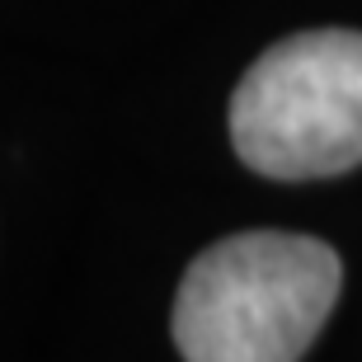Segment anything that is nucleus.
Returning <instances> with one entry per match:
<instances>
[{
  "instance_id": "nucleus-1",
  "label": "nucleus",
  "mask_w": 362,
  "mask_h": 362,
  "mask_svg": "<svg viewBox=\"0 0 362 362\" xmlns=\"http://www.w3.org/2000/svg\"><path fill=\"white\" fill-rule=\"evenodd\" d=\"M344 264L315 235L245 230L207 245L175 296L184 362H296L325 329Z\"/></svg>"
},
{
  "instance_id": "nucleus-2",
  "label": "nucleus",
  "mask_w": 362,
  "mask_h": 362,
  "mask_svg": "<svg viewBox=\"0 0 362 362\" xmlns=\"http://www.w3.org/2000/svg\"><path fill=\"white\" fill-rule=\"evenodd\" d=\"M230 141L269 179L362 165V33L310 28L273 42L230 94Z\"/></svg>"
}]
</instances>
